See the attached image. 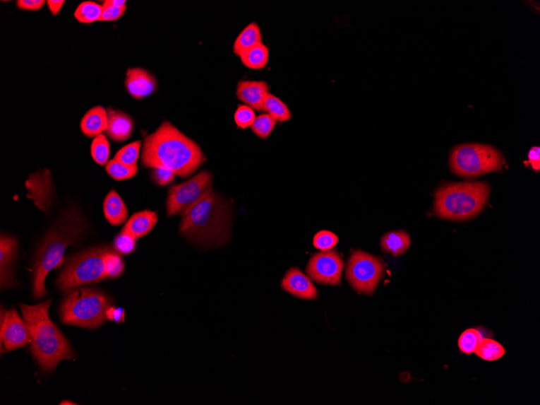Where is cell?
Returning a JSON list of instances; mask_svg holds the SVG:
<instances>
[{"label":"cell","mask_w":540,"mask_h":405,"mask_svg":"<svg viewBox=\"0 0 540 405\" xmlns=\"http://www.w3.org/2000/svg\"><path fill=\"white\" fill-rule=\"evenodd\" d=\"M109 298L97 289L78 288L66 291L60 307L62 322L78 327L97 329L107 322Z\"/></svg>","instance_id":"obj_6"},{"label":"cell","mask_w":540,"mask_h":405,"mask_svg":"<svg viewBox=\"0 0 540 405\" xmlns=\"http://www.w3.org/2000/svg\"><path fill=\"white\" fill-rule=\"evenodd\" d=\"M52 303L47 300L35 306L20 305L30 336L31 352L44 371H54L62 360L76 357L68 339L49 317Z\"/></svg>","instance_id":"obj_2"},{"label":"cell","mask_w":540,"mask_h":405,"mask_svg":"<svg viewBox=\"0 0 540 405\" xmlns=\"http://www.w3.org/2000/svg\"><path fill=\"white\" fill-rule=\"evenodd\" d=\"M86 228V222L80 213L76 210H71L66 212L44 236L35 257L33 295L36 299L47 294L44 288L47 274L52 269L62 266L66 247L76 245Z\"/></svg>","instance_id":"obj_3"},{"label":"cell","mask_w":540,"mask_h":405,"mask_svg":"<svg viewBox=\"0 0 540 405\" xmlns=\"http://www.w3.org/2000/svg\"><path fill=\"white\" fill-rule=\"evenodd\" d=\"M344 263L336 250L321 252L311 257L306 272L314 282L322 285L340 286Z\"/></svg>","instance_id":"obj_11"},{"label":"cell","mask_w":540,"mask_h":405,"mask_svg":"<svg viewBox=\"0 0 540 405\" xmlns=\"http://www.w3.org/2000/svg\"><path fill=\"white\" fill-rule=\"evenodd\" d=\"M504 163L503 156L498 150L492 146L478 143L458 146L453 149L450 158L452 172L465 178L500 171Z\"/></svg>","instance_id":"obj_7"},{"label":"cell","mask_w":540,"mask_h":405,"mask_svg":"<svg viewBox=\"0 0 540 405\" xmlns=\"http://www.w3.org/2000/svg\"><path fill=\"white\" fill-rule=\"evenodd\" d=\"M410 245V236L403 230L383 235L380 240L382 251L393 257L404 254L409 250Z\"/></svg>","instance_id":"obj_21"},{"label":"cell","mask_w":540,"mask_h":405,"mask_svg":"<svg viewBox=\"0 0 540 405\" xmlns=\"http://www.w3.org/2000/svg\"><path fill=\"white\" fill-rule=\"evenodd\" d=\"M1 342L5 352L23 347L30 341L29 330L15 309L1 314Z\"/></svg>","instance_id":"obj_12"},{"label":"cell","mask_w":540,"mask_h":405,"mask_svg":"<svg viewBox=\"0 0 540 405\" xmlns=\"http://www.w3.org/2000/svg\"><path fill=\"white\" fill-rule=\"evenodd\" d=\"M107 112L108 127L105 132L108 136L116 142H124L129 139L133 129L131 117L125 112L111 108L108 109Z\"/></svg>","instance_id":"obj_17"},{"label":"cell","mask_w":540,"mask_h":405,"mask_svg":"<svg viewBox=\"0 0 540 405\" xmlns=\"http://www.w3.org/2000/svg\"><path fill=\"white\" fill-rule=\"evenodd\" d=\"M241 63L249 69L261 70L268 64L270 58L269 48L260 43L255 47L247 50L241 56Z\"/></svg>","instance_id":"obj_23"},{"label":"cell","mask_w":540,"mask_h":405,"mask_svg":"<svg viewBox=\"0 0 540 405\" xmlns=\"http://www.w3.org/2000/svg\"><path fill=\"white\" fill-rule=\"evenodd\" d=\"M104 263L107 278H115L124 271V262L118 253L108 250L104 253Z\"/></svg>","instance_id":"obj_30"},{"label":"cell","mask_w":540,"mask_h":405,"mask_svg":"<svg viewBox=\"0 0 540 405\" xmlns=\"http://www.w3.org/2000/svg\"><path fill=\"white\" fill-rule=\"evenodd\" d=\"M126 7L125 8H118L114 6V5L110 4L108 2V0L107 1L104 2L103 4V13L102 16L101 20L100 21H115L116 20H119L121 18L122 16H124L126 13Z\"/></svg>","instance_id":"obj_36"},{"label":"cell","mask_w":540,"mask_h":405,"mask_svg":"<svg viewBox=\"0 0 540 405\" xmlns=\"http://www.w3.org/2000/svg\"><path fill=\"white\" fill-rule=\"evenodd\" d=\"M263 112L270 115L276 122H285L292 118V112L288 106L280 98L272 93H269L265 100Z\"/></svg>","instance_id":"obj_24"},{"label":"cell","mask_w":540,"mask_h":405,"mask_svg":"<svg viewBox=\"0 0 540 405\" xmlns=\"http://www.w3.org/2000/svg\"><path fill=\"white\" fill-rule=\"evenodd\" d=\"M91 154L99 165H107L110 155V146L107 137L100 134L94 139L91 146Z\"/></svg>","instance_id":"obj_29"},{"label":"cell","mask_w":540,"mask_h":405,"mask_svg":"<svg viewBox=\"0 0 540 405\" xmlns=\"http://www.w3.org/2000/svg\"><path fill=\"white\" fill-rule=\"evenodd\" d=\"M213 177L208 171H203L188 181L172 187L167 201L169 216L183 213L212 189Z\"/></svg>","instance_id":"obj_10"},{"label":"cell","mask_w":540,"mask_h":405,"mask_svg":"<svg viewBox=\"0 0 540 405\" xmlns=\"http://www.w3.org/2000/svg\"><path fill=\"white\" fill-rule=\"evenodd\" d=\"M107 172L115 181H124L136 175L138 166L127 165L114 159L107 163Z\"/></svg>","instance_id":"obj_27"},{"label":"cell","mask_w":540,"mask_h":405,"mask_svg":"<svg viewBox=\"0 0 540 405\" xmlns=\"http://www.w3.org/2000/svg\"><path fill=\"white\" fill-rule=\"evenodd\" d=\"M105 218L113 226H119L126 221L127 208L124 200L115 190L110 191L104 201Z\"/></svg>","instance_id":"obj_20"},{"label":"cell","mask_w":540,"mask_h":405,"mask_svg":"<svg viewBox=\"0 0 540 405\" xmlns=\"http://www.w3.org/2000/svg\"><path fill=\"white\" fill-rule=\"evenodd\" d=\"M338 241L337 235L330 232V230H323L314 236L313 245L317 250L327 252L334 249Z\"/></svg>","instance_id":"obj_33"},{"label":"cell","mask_w":540,"mask_h":405,"mask_svg":"<svg viewBox=\"0 0 540 405\" xmlns=\"http://www.w3.org/2000/svg\"><path fill=\"white\" fill-rule=\"evenodd\" d=\"M229 226L224 202L211 189L182 213L180 232L195 243L220 245L229 238Z\"/></svg>","instance_id":"obj_4"},{"label":"cell","mask_w":540,"mask_h":405,"mask_svg":"<svg viewBox=\"0 0 540 405\" xmlns=\"http://www.w3.org/2000/svg\"><path fill=\"white\" fill-rule=\"evenodd\" d=\"M18 254V241L8 235H1L0 243V268H1V288H8L15 285L13 264Z\"/></svg>","instance_id":"obj_16"},{"label":"cell","mask_w":540,"mask_h":405,"mask_svg":"<svg viewBox=\"0 0 540 405\" xmlns=\"http://www.w3.org/2000/svg\"><path fill=\"white\" fill-rule=\"evenodd\" d=\"M207 157L200 146L184 134L169 122H164L152 134L145 138L142 164L151 168H164L176 176L193 175Z\"/></svg>","instance_id":"obj_1"},{"label":"cell","mask_w":540,"mask_h":405,"mask_svg":"<svg viewBox=\"0 0 540 405\" xmlns=\"http://www.w3.org/2000/svg\"><path fill=\"white\" fill-rule=\"evenodd\" d=\"M46 4L44 0H19L16 2V7L21 10L38 11Z\"/></svg>","instance_id":"obj_38"},{"label":"cell","mask_w":540,"mask_h":405,"mask_svg":"<svg viewBox=\"0 0 540 405\" xmlns=\"http://www.w3.org/2000/svg\"><path fill=\"white\" fill-rule=\"evenodd\" d=\"M276 120L268 114L260 115L256 117L251 127L253 132L258 137L266 139L272 134L276 126Z\"/></svg>","instance_id":"obj_32"},{"label":"cell","mask_w":540,"mask_h":405,"mask_svg":"<svg viewBox=\"0 0 540 405\" xmlns=\"http://www.w3.org/2000/svg\"><path fill=\"white\" fill-rule=\"evenodd\" d=\"M260 43L263 42L260 27L257 23L253 22V23L245 27L238 35L235 42H234L233 52L239 57L243 53Z\"/></svg>","instance_id":"obj_22"},{"label":"cell","mask_w":540,"mask_h":405,"mask_svg":"<svg viewBox=\"0 0 540 405\" xmlns=\"http://www.w3.org/2000/svg\"><path fill=\"white\" fill-rule=\"evenodd\" d=\"M490 187L486 182L448 183L439 187L434 195L436 215L452 221L474 218L486 205Z\"/></svg>","instance_id":"obj_5"},{"label":"cell","mask_w":540,"mask_h":405,"mask_svg":"<svg viewBox=\"0 0 540 405\" xmlns=\"http://www.w3.org/2000/svg\"><path fill=\"white\" fill-rule=\"evenodd\" d=\"M282 288L289 294L306 300L318 299V291L311 279L299 268L289 269L282 281Z\"/></svg>","instance_id":"obj_13"},{"label":"cell","mask_w":540,"mask_h":405,"mask_svg":"<svg viewBox=\"0 0 540 405\" xmlns=\"http://www.w3.org/2000/svg\"><path fill=\"white\" fill-rule=\"evenodd\" d=\"M108 127V112L102 106L93 107L88 111L80 123L81 131L85 136L96 138Z\"/></svg>","instance_id":"obj_18"},{"label":"cell","mask_w":540,"mask_h":405,"mask_svg":"<svg viewBox=\"0 0 540 405\" xmlns=\"http://www.w3.org/2000/svg\"><path fill=\"white\" fill-rule=\"evenodd\" d=\"M475 353L477 357L484 360V361L493 362L502 358L505 354V350L499 342L483 337Z\"/></svg>","instance_id":"obj_26"},{"label":"cell","mask_w":540,"mask_h":405,"mask_svg":"<svg viewBox=\"0 0 540 405\" xmlns=\"http://www.w3.org/2000/svg\"><path fill=\"white\" fill-rule=\"evenodd\" d=\"M141 145V141H136L125 146L115 155L114 159L127 165H137L139 155H140Z\"/></svg>","instance_id":"obj_31"},{"label":"cell","mask_w":540,"mask_h":405,"mask_svg":"<svg viewBox=\"0 0 540 405\" xmlns=\"http://www.w3.org/2000/svg\"><path fill=\"white\" fill-rule=\"evenodd\" d=\"M157 221L158 216L155 212L151 211L138 212L128 221L122 230L137 240L151 232Z\"/></svg>","instance_id":"obj_19"},{"label":"cell","mask_w":540,"mask_h":405,"mask_svg":"<svg viewBox=\"0 0 540 405\" xmlns=\"http://www.w3.org/2000/svg\"><path fill=\"white\" fill-rule=\"evenodd\" d=\"M257 116L255 111L248 105H241L236 111L235 122L243 129L251 127Z\"/></svg>","instance_id":"obj_35"},{"label":"cell","mask_w":540,"mask_h":405,"mask_svg":"<svg viewBox=\"0 0 540 405\" xmlns=\"http://www.w3.org/2000/svg\"><path fill=\"white\" fill-rule=\"evenodd\" d=\"M126 88L132 98L140 100L155 92L157 78L143 69H129L126 76Z\"/></svg>","instance_id":"obj_15"},{"label":"cell","mask_w":540,"mask_h":405,"mask_svg":"<svg viewBox=\"0 0 540 405\" xmlns=\"http://www.w3.org/2000/svg\"><path fill=\"white\" fill-rule=\"evenodd\" d=\"M114 247L121 254L129 255L136 249V239L129 233L121 230L114 240Z\"/></svg>","instance_id":"obj_34"},{"label":"cell","mask_w":540,"mask_h":405,"mask_svg":"<svg viewBox=\"0 0 540 405\" xmlns=\"http://www.w3.org/2000/svg\"><path fill=\"white\" fill-rule=\"evenodd\" d=\"M103 13V5L92 1L83 2L75 12V18L83 24H92L100 21Z\"/></svg>","instance_id":"obj_25"},{"label":"cell","mask_w":540,"mask_h":405,"mask_svg":"<svg viewBox=\"0 0 540 405\" xmlns=\"http://www.w3.org/2000/svg\"><path fill=\"white\" fill-rule=\"evenodd\" d=\"M384 272L385 264L381 258L358 250L354 251L349 259L346 278L359 294L371 295L375 293Z\"/></svg>","instance_id":"obj_9"},{"label":"cell","mask_w":540,"mask_h":405,"mask_svg":"<svg viewBox=\"0 0 540 405\" xmlns=\"http://www.w3.org/2000/svg\"><path fill=\"white\" fill-rule=\"evenodd\" d=\"M107 250L104 247H93L71 257L58 279L59 288L66 292L107 278L104 256Z\"/></svg>","instance_id":"obj_8"},{"label":"cell","mask_w":540,"mask_h":405,"mask_svg":"<svg viewBox=\"0 0 540 405\" xmlns=\"http://www.w3.org/2000/svg\"><path fill=\"white\" fill-rule=\"evenodd\" d=\"M269 83L263 81H241L237 84L236 97L255 111L263 112L267 95L270 93Z\"/></svg>","instance_id":"obj_14"},{"label":"cell","mask_w":540,"mask_h":405,"mask_svg":"<svg viewBox=\"0 0 540 405\" xmlns=\"http://www.w3.org/2000/svg\"><path fill=\"white\" fill-rule=\"evenodd\" d=\"M483 336L476 329H469L464 331L458 340V346L462 353L465 354L475 353L480 345Z\"/></svg>","instance_id":"obj_28"},{"label":"cell","mask_w":540,"mask_h":405,"mask_svg":"<svg viewBox=\"0 0 540 405\" xmlns=\"http://www.w3.org/2000/svg\"><path fill=\"white\" fill-rule=\"evenodd\" d=\"M64 3V0H49V1H47L49 9L51 11L53 16H56L59 13Z\"/></svg>","instance_id":"obj_41"},{"label":"cell","mask_w":540,"mask_h":405,"mask_svg":"<svg viewBox=\"0 0 540 405\" xmlns=\"http://www.w3.org/2000/svg\"><path fill=\"white\" fill-rule=\"evenodd\" d=\"M152 177L154 182L161 187L171 183L175 179V174L170 170L164 168H153Z\"/></svg>","instance_id":"obj_37"},{"label":"cell","mask_w":540,"mask_h":405,"mask_svg":"<svg viewBox=\"0 0 540 405\" xmlns=\"http://www.w3.org/2000/svg\"><path fill=\"white\" fill-rule=\"evenodd\" d=\"M107 318L111 322L124 323L125 320L124 309L111 306L107 312Z\"/></svg>","instance_id":"obj_39"},{"label":"cell","mask_w":540,"mask_h":405,"mask_svg":"<svg viewBox=\"0 0 540 405\" xmlns=\"http://www.w3.org/2000/svg\"><path fill=\"white\" fill-rule=\"evenodd\" d=\"M528 163L532 165L534 170H540V148H532L528 153Z\"/></svg>","instance_id":"obj_40"}]
</instances>
